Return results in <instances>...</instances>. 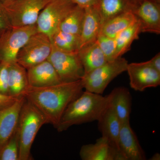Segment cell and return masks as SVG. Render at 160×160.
<instances>
[{
	"mask_svg": "<svg viewBox=\"0 0 160 160\" xmlns=\"http://www.w3.org/2000/svg\"><path fill=\"white\" fill-rule=\"evenodd\" d=\"M84 89L82 80L44 87L29 86L23 96L32 103L56 128L68 105L78 97Z\"/></svg>",
	"mask_w": 160,
	"mask_h": 160,
	"instance_id": "6da1fadb",
	"label": "cell"
},
{
	"mask_svg": "<svg viewBox=\"0 0 160 160\" xmlns=\"http://www.w3.org/2000/svg\"><path fill=\"white\" fill-rule=\"evenodd\" d=\"M109 95L86 91L68 105L63 112L56 129L59 132L66 131L74 125L97 121L109 105Z\"/></svg>",
	"mask_w": 160,
	"mask_h": 160,
	"instance_id": "7a4b0ae2",
	"label": "cell"
},
{
	"mask_svg": "<svg viewBox=\"0 0 160 160\" xmlns=\"http://www.w3.org/2000/svg\"><path fill=\"white\" fill-rule=\"evenodd\" d=\"M48 123L43 113L25 98L21 108L17 129L19 140V160H31V149L39 130Z\"/></svg>",
	"mask_w": 160,
	"mask_h": 160,
	"instance_id": "3957f363",
	"label": "cell"
},
{
	"mask_svg": "<svg viewBox=\"0 0 160 160\" xmlns=\"http://www.w3.org/2000/svg\"><path fill=\"white\" fill-rule=\"evenodd\" d=\"M128 64V61L122 57L108 61L102 66L85 74L81 79L84 89L102 94L115 78L126 71Z\"/></svg>",
	"mask_w": 160,
	"mask_h": 160,
	"instance_id": "277c9868",
	"label": "cell"
},
{
	"mask_svg": "<svg viewBox=\"0 0 160 160\" xmlns=\"http://www.w3.org/2000/svg\"><path fill=\"white\" fill-rule=\"evenodd\" d=\"M36 24L12 27L0 33V61L11 64L16 62L19 51L32 35L38 32Z\"/></svg>",
	"mask_w": 160,
	"mask_h": 160,
	"instance_id": "5b68a950",
	"label": "cell"
},
{
	"mask_svg": "<svg viewBox=\"0 0 160 160\" xmlns=\"http://www.w3.org/2000/svg\"><path fill=\"white\" fill-rule=\"evenodd\" d=\"M51 51L50 38L38 31L30 37L19 51L16 62L27 70L48 59Z\"/></svg>",
	"mask_w": 160,
	"mask_h": 160,
	"instance_id": "8992f818",
	"label": "cell"
},
{
	"mask_svg": "<svg viewBox=\"0 0 160 160\" xmlns=\"http://www.w3.org/2000/svg\"><path fill=\"white\" fill-rule=\"evenodd\" d=\"M51 0H16L4 6L12 27L36 24L42 10Z\"/></svg>",
	"mask_w": 160,
	"mask_h": 160,
	"instance_id": "52a82bcc",
	"label": "cell"
},
{
	"mask_svg": "<svg viewBox=\"0 0 160 160\" xmlns=\"http://www.w3.org/2000/svg\"><path fill=\"white\" fill-rule=\"evenodd\" d=\"M47 60L54 67L62 82L79 81L85 75L78 52H64L52 45L51 53Z\"/></svg>",
	"mask_w": 160,
	"mask_h": 160,
	"instance_id": "ba28073f",
	"label": "cell"
},
{
	"mask_svg": "<svg viewBox=\"0 0 160 160\" xmlns=\"http://www.w3.org/2000/svg\"><path fill=\"white\" fill-rule=\"evenodd\" d=\"M76 5L71 0H51L40 12L36 25L38 31L51 38L62 20Z\"/></svg>",
	"mask_w": 160,
	"mask_h": 160,
	"instance_id": "9c48e42d",
	"label": "cell"
},
{
	"mask_svg": "<svg viewBox=\"0 0 160 160\" xmlns=\"http://www.w3.org/2000/svg\"><path fill=\"white\" fill-rule=\"evenodd\" d=\"M126 71L129 77V85L135 91L143 92L147 88H154L160 85V72L148 61L128 63Z\"/></svg>",
	"mask_w": 160,
	"mask_h": 160,
	"instance_id": "30bf717a",
	"label": "cell"
},
{
	"mask_svg": "<svg viewBox=\"0 0 160 160\" xmlns=\"http://www.w3.org/2000/svg\"><path fill=\"white\" fill-rule=\"evenodd\" d=\"M140 23L142 32L160 33V4L142 0L132 11Z\"/></svg>",
	"mask_w": 160,
	"mask_h": 160,
	"instance_id": "8fae6325",
	"label": "cell"
},
{
	"mask_svg": "<svg viewBox=\"0 0 160 160\" xmlns=\"http://www.w3.org/2000/svg\"><path fill=\"white\" fill-rule=\"evenodd\" d=\"M25 100L24 96L21 97L10 106L0 108V151L17 128Z\"/></svg>",
	"mask_w": 160,
	"mask_h": 160,
	"instance_id": "7c38bea8",
	"label": "cell"
},
{
	"mask_svg": "<svg viewBox=\"0 0 160 160\" xmlns=\"http://www.w3.org/2000/svg\"><path fill=\"white\" fill-rule=\"evenodd\" d=\"M79 155L82 160H126L121 152L112 147L102 137L93 144L82 146Z\"/></svg>",
	"mask_w": 160,
	"mask_h": 160,
	"instance_id": "4fadbf2b",
	"label": "cell"
},
{
	"mask_svg": "<svg viewBox=\"0 0 160 160\" xmlns=\"http://www.w3.org/2000/svg\"><path fill=\"white\" fill-rule=\"evenodd\" d=\"M120 151L126 160H145V152L140 145L130 122L122 123L118 141Z\"/></svg>",
	"mask_w": 160,
	"mask_h": 160,
	"instance_id": "5bb4252c",
	"label": "cell"
},
{
	"mask_svg": "<svg viewBox=\"0 0 160 160\" xmlns=\"http://www.w3.org/2000/svg\"><path fill=\"white\" fill-rule=\"evenodd\" d=\"M97 121L102 137L108 141L112 147L120 151L118 141L122 122L109 103Z\"/></svg>",
	"mask_w": 160,
	"mask_h": 160,
	"instance_id": "9a60e30c",
	"label": "cell"
},
{
	"mask_svg": "<svg viewBox=\"0 0 160 160\" xmlns=\"http://www.w3.org/2000/svg\"><path fill=\"white\" fill-rule=\"evenodd\" d=\"M29 86L44 87L62 82L57 72L48 60L27 69Z\"/></svg>",
	"mask_w": 160,
	"mask_h": 160,
	"instance_id": "2e32d148",
	"label": "cell"
},
{
	"mask_svg": "<svg viewBox=\"0 0 160 160\" xmlns=\"http://www.w3.org/2000/svg\"><path fill=\"white\" fill-rule=\"evenodd\" d=\"M102 26L99 14L94 6L86 8L80 37V48L96 41L101 32Z\"/></svg>",
	"mask_w": 160,
	"mask_h": 160,
	"instance_id": "e0dca14e",
	"label": "cell"
},
{
	"mask_svg": "<svg viewBox=\"0 0 160 160\" xmlns=\"http://www.w3.org/2000/svg\"><path fill=\"white\" fill-rule=\"evenodd\" d=\"M136 6L132 0H97L93 6L99 14L102 26L117 16L133 11Z\"/></svg>",
	"mask_w": 160,
	"mask_h": 160,
	"instance_id": "ac0fdd59",
	"label": "cell"
},
{
	"mask_svg": "<svg viewBox=\"0 0 160 160\" xmlns=\"http://www.w3.org/2000/svg\"><path fill=\"white\" fill-rule=\"evenodd\" d=\"M109 95V105L121 122H130L132 98L129 89L125 87H117Z\"/></svg>",
	"mask_w": 160,
	"mask_h": 160,
	"instance_id": "d6986e66",
	"label": "cell"
},
{
	"mask_svg": "<svg viewBox=\"0 0 160 160\" xmlns=\"http://www.w3.org/2000/svg\"><path fill=\"white\" fill-rule=\"evenodd\" d=\"M8 86L9 95L16 98L23 96L29 86L27 70L17 62L9 64Z\"/></svg>",
	"mask_w": 160,
	"mask_h": 160,
	"instance_id": "ffe728a7",
	"label": "cell"
},
{
	"mask_svg": "<svg viewBox=\"0 0 160 160\" xmlns=\"http://www.w3.org/2000/svg\"><path fill=\"white\" fill-rule=\"evenodd\" d=\"M78 54L82 64L85 74L108 62L96 41L80 48Z\"/></svg>",
	"mask_w": 160,
	"mask_h": 160,
	"instance_id": "44dd1931",
	"label": "cell"
},
{
	"mask_svg": "<svg viewBox=\"0 0 160 160\" xmlns=\"http://www.w3.org/2000/svg\"><path fill=\"white\" fill-rule=\"evenodd\" d=\"M136 20V18L132 11L122 13L103 24L100 33L115 38L121 32L130 26Z\"/></svg>",
	"mask_w": 160,
	"mask_h": 160,
	"instance_id": "7402d4cb",
	"label": "cell"
},
{
	"mask_svg": "<svg viewBox=\"0 0 160 160\" xmlns=\"http://www.w3.org/2000/svg\"><path fill=\"white\" fill-rule=\"evenodd\" d=\"M141 33L140 23L137 19L134 23L121 32L115 38L116 44V58L122 57L130 49L132 42L139 39Z\"/></svg>",
	"mask_w": 160,
	"mask_h": 160,
	"instance_id": "603a6c76",
	"label": "cell"
},
{
	"mask_svg": "<svg viewBox=\"0 0 160 160\" xmlns=\"http://www.w3.org/2000/svg\"><path fill=\"white\" fill-rule=\"evenodd\" d=\"M85 14V8L76 5L62 20L59 29L80 37Z\"/></svg>",
	"mask_w": 160,
	"mask_h": 160,
	"instance_id": "cb8c5ba5",
	"label": "cell"
},
{
	"mask_svg": "<svg viewBox=\"0 0 160 160\" xmlns=\"http://www.w3.org/2000/svg\"><path fill=\"white\" fill-rule=\"evenodd\" d=\"M52 45L60 51L66 52H78L80 48L79 36L58 29L50 38Z\"/></svg>",
	"mask_w": 160,
	"mask_h": 160,
	"instance_id": "d4e9b609",
	"label": "cell"
},
{
	"mask_svg": "<svg viewBox=\"0 0 160 160\" xmlns=\"http://www.w3.org/2000/svg\"><path fill=\"white\" fill-rule=\"evenodd\" d=\"M20 144L17 128L0 151V160H19Z\"/></svg>",
	"mask_w": 160,
	"mask_h": 160,
	"instance_id": "484cf974",
	"label": "cell"
},
{
	"mask_svg": "<svg viewBox=\"0 0 160 160\" xmlns=\"http://www.w3.org/2000/svg\"><path fill=\"white\" fill-rule=\"evenodd\" d=\"M96 42L108 61H112L116 59V44L115 38L100 33Z\"/></svg>",
	"mask_w": 160,
	"mask_h": 160,
	"instance_id": "4316f807",
	"label": "cell"
},
{
	"mask_svg": "<svg viewBox=\"0 0 160 160\" xmlns=\"http://www.w3.org/2000/svg\"><path fill=\"white\" fill-rule=\"evenodd\" d=\"M9 64L0 61V92L8 95V71Z\"/></svg>",
	"mask_w": 160,
	"mask_h": 160,
	"instance_id": "83f0119b",
	"label": "cell"
},
{
	"mask_svg": "<svg viewBox=\"0 0 160 160\" xmlns=\"http://www.w3.org/2000/svg\"><path fill=\"white\" fill-rule=\"evenodd\" d=\"M12 27L4 6L0 3V33Z\"/></svg>",
	"mask_w": 160,
	"mask_h": 160,
	"instance_id": "f1b7e54d",
	"label": "cell"
},
{
	"mask_svg": "<svg viewBox=\"0 0 160 160\" xmlns=\"http://www.w3.org/2000/svg\"><path fill=\"white\" fill-rule=\"evenodd\" d=\"M19 98L14 97L0 92V108H5L10 106Z\"/></svg>",
	"mask_w": 160,
	"mask_h": 160,
	"instance_id": "f546056e",
	"label": "cell"
},
{
	"mask_svg": "<svg viewBox=\"0 0 160 160\" xmlns=\"http://www.w3.org/2000/svg\"><path fill=\"white\" fill-rule=\"evenodd\" d=\"M75 5L85 8L94 6L97 2V0H71Z\"/></svg>",
	"mask_w": 160,
	"mask_h": 160,
	"instance_id": "4dcf8cb0",
	"label": "cell"
},
{
	"mask_svg": "<svg viewBox=\"0 0 160 160\" xmlns=\"http://www.w3.org/2000/svg\"><path fill=\"white\" fill-rule=\"evenodd\" d=\"M151 66L160 72V53L158 52L151 59L148 61Z\"/></svg>",
	"mask_w": 160,
	"mask_h": 160,
	"instance_id": "1f68e13d",
	"label": "cell"
},
{
	"mask_svg": "<svg viewBox=\"0 0 160 160\" xmlns=\"http://www.w3.org/2000/svg\"><path fill=\"white\" fill-rule=\"evenodd\" d=\"M16 0H0V3L3 5V6H6L8 5L9 3L14 2Z\"/></svg>",
	"mask_w": 160,
	"mask_h": 160,
	"instance_id": "d6a6232c",
	"label": "cell"
},
{
	"mask_svg": "<svg viewBox=\"0 0 160 160\" xmlns=\"http://www.w3.org/2000/svg\"><path fill=\"white\" fill-rule=\"evenodd\" d=\"M150 160H160V155L159 153H156L153 155L151 158Z\"/></svg>",
	"mask_w": 160,
	"mask_h": 160,
	"instance_id": "836d02e7",
	"label": "cell"
},
{
	"mask_svg": "<svg viewBox=\"0 0 160 160\" xmlns=\"http://www.w3.org/2000/svg\"><path fill=\"white\" fill-rule=\"evenodd\" d=\"M132 2H134L137 5L141 1H142V0H132Z\"/></svg>",
	"mask_w": 160,
	"mask_h": 160,
	"instance_id": "e575fe53",
	"label": "cell"
},
{
	"mask_svg": "<svg viewBox=\"0 0 160 160\" xmlns=\"http://www.w3.org/2000/svg\"><path fill=\"white\" fill-rule=\"evenodd\" d=\"M150 1H153V2H155L160 4V0H150Z\"/></svg>",
	"mask_w": 160,
	"mask_h": 160,
	"instance_id": "d590c367",
	"label": "cell"
},
{
	"mask_svg": "<svg viewBox=\"0 0 160 160\" xmlns=\"http://www.w3.org/2000/svg\"></svg>",
	"mask_w": 160,
	"mask_h": 160,
	"instance_id": "8d00e7d4",
	"label": "cell"
}]
</instances>
